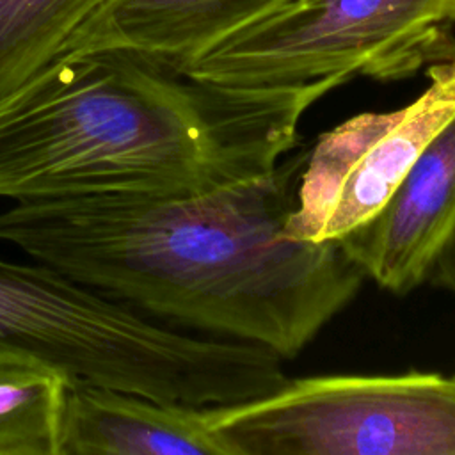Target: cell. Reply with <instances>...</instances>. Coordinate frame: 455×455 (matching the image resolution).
I'll list each match as a JSON object with an SVG mask.
<instances>
[{
    "label": "cell",
    "mask_w": 455,
    "mask_h": 455,
    "mask_svg": "<svg viewBox=\"0 0 455 455\" xmlns=\"http://www.w3.org/2000/svg\"><path fill=\"white\" fill-rule=\"evenodd\" d=\"M306 156L194 194L14 203L0 242L149 316L290 359L364 277L338 242L284 233Z\"/></svg>",
    "instance_id": "cell-1"
},
{
    "label": "cell",
    "mask_w": 455,
    "mask_h": 455,
    "mask_svg": "<svg viewBox=\"0 0 455 455\" xmlns=\"http://www.w3.org/2000/svg\"><path fill=\"white\" fill-rule=\"evenodd\" d=\"M334 87H229L126 53H66L0 96V197L194 194L274 171Z\"/></svg>",
    "instance_id": "cell-2"
},
{
    "label": "cell",
    "mask_w": 455,
    "mask_h": 455,
    "mask_svg": "<svg viewBox=\"0 0 455 455\" xmlns=\"http://www.w3.org/2000/svg\"><path fill=\"white\" fill-rule=\"evenodd\" d=\"M0 350L71 384L190 407L252 402L288 382L283 359L263 347L187 334L39 261L0 258Z\"/></svg>",
    "instance_id": "cell-3"
},
{
    "label": "cell",
    "mask_w": 455,
    "mask_h": 455,
    "mask_svg": "<svg viewBox=\"0 0 455 455\" xmlns=\"http://www.w3.org/2000/svg\"><path fill=\"white\" fill-rule=\"evenodd\" d=\"M455 57V0H281L176 73L229 87L403 80Z\"/></svg>",
    "instance_id": "cell-4"
},
{
    "label": "cell",
    "mask_w": 455,
    "mask_h": 455,
    "mask_svg": "<svg viewBox=\"0 0 455 455\" xmlns=\"http://www.w3.org/2000/svg\"><path fill=\"white\" fill-rule=\"evenodd\" d=\"M208 418L229 455H455V375L288 379Z\"/></svg>",
    "instance_id": "cell-5"
},
{
    "label": "cell",
    "mask_w": 455,
    "mask_h": 455,
    "mask_svg": "<svg viewBox=\"0 0 455 455\" xmlns=\"http://www.w3.org/2000/svg\"><path fill=\"white\" fill-rule=\"evenodd\" d=\"M427 75L428 87L409 105L357 114L318 137L307 149L286 235L338 242L384 206L418 155L455 116V57L427 68Z\"/></svg>",
    "instance_id": "cell-6"
},
{
    "label": "cell",
    "mask_w": 455,
    "mask_h": 455,
    "mask_svg": "<svg viewBox=\"0 0 455 455\" xmlns=\"http://www.w3.org/2000/svg\"><path fill=\"white\" fill-rule=\"evenodd\" d=\"M455 235V116L418 155L384 206L338 240L380 288L403 295L428 281Z\"/></svg>",
    "instance_id": "cell-7"
},
{
    "label": "cell",
    "mask_w": 455,
    "mask_h": 455,
    "mask_svg": "<svg viewBox=\"0 0 455 455\" xmlns=\"http://www.w3.org/2000/svg\"><path fill=\"white\" fill-rule=\"evenodd\" d=\"M281 0H107L66 53H126L178 71L212 43Z\"/></svg>",
    "instance_id": "cell-8"
},
{
    "label": "cell",
    "mask_w": 455,
    "mask_h": 455,
    "mask_svg": "<svg viewBox=\"0 0 455 455\" xmlns=\"http://www.w3.org/2000/svg\"><path fill=\"white\" fill-rule=\"evenodd\" d=\"M60 455H229L208 407L164 403L132 393L71 384Z\"/></svg>",
    "instance_id": "cell-9"
},
{
    "label": "cell",
    "mask_w": 455,
    "mask_h": 455,
    "mask_svg": "<svg viewBox=\"0 0 455 455\" xmlns=\"http://www.w3.org/2000/svg\"><path fill=\"white\" fill-rule=\"evenodd\" d=\"M69 386L60 370L0 350V455H60Z\"/></svg>",
    "instance_id": "cell-10"
},
{
    "label": "cell",
    "mask_w": 455,
    "mask_h": 455,
    "mask_svg": "<svg viewBox=\"0 0 455 455\" xmlns=\"http://www.w3.org/2000/svg\"><path fill=\"white\" fill-rule=\"evenodd\" d=\"M107 0H0V96L59 59Z\"/></svg>",
    "instance_id": "cell-11"
},
{
    "label": "cell",
    "mask_w": 455,
    "mask_h": 455,
    "mask_svg": "<svg viewBox=\"0 0 455 455\" xmlns=\"http://www.w3.org/2000/svg\"><path fill=\"white\" fill-rule=\"evenodd\" d=\"M428 281L455 295V235L446 242V245L439 252Z\"/></svg>",
    "instance_id": "cell-12"
}]
</instances>
